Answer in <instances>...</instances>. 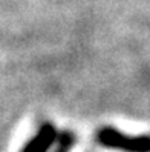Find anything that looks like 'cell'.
Listing matches in <instances>:
<instances>
[{
    "label": "cell",
    "instance_id": "cell-1",
    "mask_svg": "<svg viewBox=\"0 0 150 152\" xmlns=\"http://www.w3.org/2000/svg\"><path fill=\"white\" fill-rule=\"evenodd\" d=\"M95 140L100 146L121 152H150V135H127L115 128H101Z\"/></svg>",
    "mask_w": 150,
    "mask_h": 152
},
{
    "label": "cell",
    "instance_id": "cell-2",
    "mask_svg": "<svg viewBox=\"0 0 150 152\" xmlns=\"http://www.w3.org/2000/svg\"><path fill=\"white\" fill-rule=\"evenodd\" d=\"M57 137V129L51 123H43L34 134V137L25 143L20 152H48L54 145Z\"/></svg>",
    "mask_w": 150,
    "mask_h": 152
},
{
    "label": "cell",
    "instance_id": "cell-3",
    "mask_svg": "<svg viewBox=\"0 0 150 152\" xmlns=\"http://www.w3.org/2000/svg\"><path fill=\"white\" fill-rule=\"evenodd\" d=\"M77 141V137L72 131L69 129H64L61 132H57V137H55V141H54V149L52 152H70Z\"/></svg>",
    "mask_w": 150,
    "mask_h": 152
}]
</instances>
